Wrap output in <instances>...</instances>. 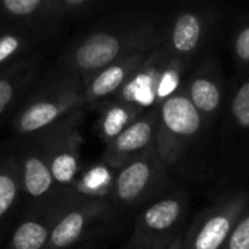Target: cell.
<instances>
[{
  "label": "cell",
  "mask_w": 249,
  "mask_h": 249,
  "mask_svg": "<svg viewBox=\"0 0 249 249\" xmlns=\"http://www.w3.org/2000/svg\"><path fill=\"white\" fill-rule=\"evenodd\" d=\"M178 184L155 149L128 162L115 172L111 203L115 207L140 210Z\"/></svg>",
  "instance_id": "cell-6"
},
{
  "label": "cell",
  "mask_w": 249,
  "mask_h": 249,
  "mask_svg": "<svg viewBox=\"0 0 249 249\" xmlns=\"http://www.w3.org/2000/svg\"><path fill=\"white\" fill-rule=\"evenodd\" d=\"M98 109L99 117L96 123V131L105 144L111 143L146 111L140 105L124 101L121 98L108 99L101 104Z\"/></svg>",
  "instance_id": "cell-16"
},
{
  "label": "cell",
  "mask_w": 249,
  "mask_h": 249,
  "mask_svg": "<svg viewBox=\"0 0 249 249\" xmlns=\"http://www.w3.org/2000/svg\"><path fill=\"white\" fill-rule=\"evenodd\" d=\"M39 39L42 36L32 31L0 23V71L25 60L26 53Z\"/></svg>",
  "instance_id": "cell-19"
},
{
  "label": "cell",
  "mask_w": 249,
  "mask_h": 249,
  "mask_svg": "<svg viewBox=\"0 0 249 249\" xmlns=\"http://www.w3.org/2000/svg\"><path fill=\"white\" fill-rule=\"evenodd\" d=\"M86 108L82 80L63 69L41 83L18 111L13 125L22 136H36L70 114Z\"/></svg>",
  "instance_id": "cell-5"
},
{
  "label": "cell",
  "mask_w": 249,
  "mask_h": 249,
  "mask_svg": "<svg viewBox=\"0 0 249 249\" xmlns=\"http://www.w3.org/2000/svg\"><path fill=\"white\" fill-rule=\"evenodd\" d=\"M229 88L231 79L226 77L222 61L214 50L198 58L188 69L182 80L184 93L214 131L225 111Z\"/></svg>",
  "instance_id": "cell-10"
},
{
  "label": "cell",
  "mask_w": 249,
  "mask_h": 249,
  "mask_svg": "<svg viewBox=\"0 0 249 249\" xmlns=\"http://www.w3.org/2000/svg\"><path fill=\"white\" fill-rule=\"evenodd\" d=\"M169 244H139V242H131L128 241L127 247L124 249H163Z\"/></svg>",
  "instance_id": "cell-25"
},
{
  "label": "cell",
  "mask_w": 249,
  "mask_h": 249,
  "mask_svg": "<svg viewBox=\"0 0 249 249\" xmlns=\"http://www.w3.org/2000/svg\"><path fill=\"white\" fill-rule=\"evenodd\" d=\"M20 169L22 193L38 204H48V201L58 193L53 179L47 158L34 140L18 158Z\"/></svg>",
  "instance_id": "cell-15"
},
{
  "label": "cell",
  "mask_w": 249,
  "mask_h": 249,
  "mask_svg": "<svg viewBox=\"0 0 249 249\" xmlns=\"http://www.w3.org/2000/svg\"><path fill=\"white\" fill-rule=\"evenodd\" d=\"M0 23L32 31L42 38L60 31L51 0H1Z\"/></svg>",
  "instance_id": "cell-14"
},
{
  "label": "cell",
  "mask_w": 249,
  "mask_h": 249,
  "mask_svg": "<svg viewBox=\"0 0 249 249\" xmlns=\"http://www.w3.org/2000/svg\"><path fill=\"white\" fill-rule=\"evenodd\" d=\"M231 10L228 6L204 0L175 4L166 13L162 53L182 71L223 39Z\"/></svg>",
  "instance_id": "cell-3"
},
{
  "label": "cell",
  "mask_w": 249,
  "mask_h": 249,
  "mask_svg": "<svg viewBox=\"0 0 249 249\" xmlns=\"http://www.w3.org/2000/svg\"><path fill=\"white\" fill-rule=\"evenodd\" d=\"M222 249H249V204Z\"/></svg>",
  "instance_id": "cell-24"
},
{
  "label": "cell",
  "mask_w": 249,
  "mask_h": 249,
  "mask_svg": "<svg viewBox=\"0 0 249 249\" xmlns=\"http://www.w3.org/2000/svg\"><path fill=\"white\" fill-rule=\"evenodd\" d=\"M158 107L146 109L120 136L107 144L102 162L118 171L128 162L156 149Z\"/></svg>",
  "instance_id": "cell-12"
},
{
  "label": "cell",
  "mask_w": 249,
  "mask_h": 249,
  "mask_svg": "<svg viewBox=\"0 0 249 249\" xmlns=\"http://www.w3.org/2000/svg\"><path fill=\"white\" fill-rule=\"evenodd\" d=\"M248 204V188L225 190L187 226L182 249L223 248Z\"/></svg>",
  "instance_id": "cell-7"
},
{
  "label": "cell",
  "mask_w": 249,
  "mask_h": 249,
  "mask_svg": "<svg viewBox=\"0 0 249 249\" xmlns=\"http://www.w3.org/2000/svg\"><path fill=\"white\" fill-rule=\"evenodd\" d=\"M83 109L76 111L53 125L51 128L32 136L42 149L58 193L66 197L80 175Z\"/></svg>",
  "instance_id": "cell-8"
},
{
  "label": "cell",
  "mask_w": 249,
  "mask_h": 249,
  "mask_svg": "<svg viewBox=\"0 0 249 249\" xmlns=\"http://www.w3.org/2000/svg\"><path fill=\"white\" fill-rule=\"evenodd\" d=\"M213 143L214 130L190 102L182 86L158 105L156 152L182 185L213 177Z\"/></svg>",
  "instance_id": "cell-2"
},
{
  "label": "cell",
  "mask_w": 249,
  "mask_h": 249,
  "mask_svg": "<svg viewBox=\"0 0 249 249\" xmlns=\"http://www.w3.org/2000/svg\"><path fill=\"white\" fill-rule=\"evenodd\" d=\"M233 63V76L249 77V10H231L225 36Z\"/></svg>",
  "instance_id": "cell-18"
},
{
  "label": "cell",
  "mask_w": 249,
  "mask_h": 249,
  "mask_svg": "<svg viewBox=\"0 0 249 249\" xmlns=\"http://www.w3.org/2000/svg\"><path fill=\"white\" fill-rule=\"evenodd\" d=\"M190 209V193L185 185L178 184L139 210L130 241L139 244H171L187 229L185 222Z\"/></svg>",
  "instance_id": "cell-9"
},
{
  "label": "cell",
  "mask_w": 249,
  "mask_h": 249,
  "mask_svg": "<svg viewBox=\"0 0 249 249\" xmlns=\"http://www.w3.org/2000/svg\"><path fill=\"white\" fill-rule=\"evenodd\" d=\"M150 51L137 53L134 55L118 60L85 80L83 93L86 107L98 108L105 101L115 98L144 63Z\"/></svg>",
  "instance_id": "cell-13"
},
{
  "label": "cell",
  "mask_w": 249,
  "mask_h": 249,
  "mask_svg": "<svg viewBox=\"0 0 249 249\" xmlns=\"http://www.w3.org/2000/svg\"><path fill=\"white\" fill-rule=\"evenodd\" d=\"M115 206L108 200L63 201L55 206V219L47 249H70L108 223Z\"/></svg>",
  "instance_id": "cell-11"
},
{
  "label": "cell",
  "mask_w": 249,
  "mask_h": 249,
  "mask_svg": "<svg viewBox=\"0 0 249 249\" xmlns=\"http://www.w3.org/2000/svg\"><path fill=\"white\" fill-rule=\"evenodd\" d=\"M166 12L139 4L112 12L77 38L63 54L64 70L82 83L104 67L163 44Z\"/></svg>",
  "instance_id": "cell-1"
},
{
  "label": "cell",
  "mask_w": 249,
  "mask_h": 249,
  "mask_svg": "<svg viewBox=\"0 0 249 249\" xmlns=\"http://www.w3.org/2000/svg\"><path fill=\"white\" fill-rule=\"evenodd\" d=\"M184 233H185V231L184 232H181L166 248L163 249H182V241H184Z\"/></svg>",
  "instance_id": "cell-26"
},
{
  "label": "cell",
  "mask_w": 249,
  "mask_h": 249,
  "mask_svg": "<svg viewBox=\"0 0 249 249\" xmlns=\"http://www.w3.org/2000/svg\"><path fill=\"white\" fill-rule=\"evenodd\" d=\"M55 219V207L44 217L23 220L12 233L9 249H47Z\"/></svg>",
  "instance_id": "cell-21"
},
{
  "label": "cell",
  "mask_w": 249,
  "mask_h": 249,
  "mask_svg": "<svg viewBox=\"0 0 249 249\" xmlns=\"http://www.w3.org/2000/svg\"><path fill=\"white\" fill-rule=\"evenodd\" d=\"M51 3L61 26L90 18L105 7V3L99 0H51Z\"/></svg>",
  "instance_id": "cell-23"
},
{
  "label": "cell",
  "mask_w": 249,
  "mask_h": 249,
  "mask_svg": "<svg viewBox=\"0 0 249 249\" xmlns=\"http://www.w3.org/2000/svg\"><path fill=\"white\" fill-rule=\"evenodd\" d=\"M115 169L108 165L98 163L80 172L74 185L64 197V201L83 200H108L111 201V191L115 178Z\"/></svg>",
  "instance_id": "cell-17"
},
{
  "label": "cell",
  "mask_w": 249,
  "mask_h": 249,
  "mask_svg": "<svg viewBox=\"0 0 249 249\" xmlns=\"http://www.w3.org/2000/svg\"><path fill=\"white\" fill-rule=\"evenodd\" d=\"M20 193L22 185L18 158H7L0 162V220L12 212Z\"/></svg>",
  "instance_id": "cell-22"
},
{
  "label": "cell",
  "mask_w": 249,
  "mask_h": 249,
  "mask_svg": "<svg viewBox=\"0 0 249 249\" xmlns=\"http://www.w3.org/2000/svg\"><path fill=\"white\" fill-rule=\"evenodd\" d=\"M213 177L226 190H249V77L232 76L213 143Z\"/></svg>",
  "instance_id": "cell-4"
},
{
  "label": "cell",
  "mask_w": 249,
  "mask_h": 249,
  "mask_svg": "<svg viewBox=\"0 0 249 249\" xmlns=\"http://www.w3.org/2000/svg\"><path fill=\"white\" fill-rule=\"evenodd\" d=\"M38 71L34 60H22L0 71V118L31 85Z\"/></svg>",
  "instance_id": "cell-20"
}]
</instances>
